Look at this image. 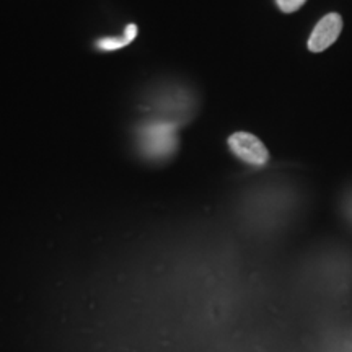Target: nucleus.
Returning a JSON list of instances; mask_svg holds the SVG:
<instances>
[{"label": "nucleus", "mask_w": 352, "mask_h": 352, "mask_svg": "<svg viewBox=\"0 0 352 352\" xmlns=\"http://www.w3.org/2000/svg\"><path fill=\"white\" fill-rule=\"evenodd\" d=\"M178 147L176 124L171 122H152L140 131V148L148 158L164 160Z\"/></svg>", "instance_id": "nucleus-1"}, {"label": "nucleus", "mask_w": 352, "mask_h": 352, "mask_svg": "<svg viewBox=\"0 0 352 352\" xmlns=\"http://www.w3.org/2000/svg\"><path fill=\"white\" fill-rule=\"evenodd\" d=\"M228 145L232 152L235 153L240 160L254 166H263L270 162V152L266 145L259 140L256 135L248 134V132H235L228 138Z\"/></svg>", "instance_id": "nucleus-2"}, {"label": "nucleus", "mask_w": 352, "mask_h": 352, "mask_svg": "<svg viewBox=\"0 0 352 352\" xmlns=\"http://www.w3.org/2000/svg\"><path fill=\"white\" fill-rule=\"evenodd\" d=\"M342 30V19L338 13H328L327 16H323L308 39V50L311 52H323L328 50L331 44L340 38Z\"/></svg>", "instance_id": "nucleus-3"}, {"label": "nucleus", "mask_w": 352, "mask_h": 352, "mask_svg": "<svg viewBox=\"0 0 352 352\" xmlns=\"http://www.w3.org/2000/svg\"><path fill=\"white\" fill-rule=\"evenodd\" d=\"M135 36H138V26L131 23L126 26L124 36L122 38H101L96 43V46L101 51H116L121 50V47H126L131 41H134Z\"/></svg>", "instance_id": "nucleus-4"}, {"label": "nucleus", "mask_w": 352, "mask_h": 352, "mask_svg": "<svg viewBox=\"0 0 352 352\" xmlns=\"http://www.w3.org/2000/svg\"><path fill=\"white\" fill-rule=\"evenodd\" d=\"M305 2L307 0H276L277 7H279L284 13L297 12Z\"/></svg>", "instance_id": "nucleus-5"}, {"label": "nucleus", "mask_w": 352, "mask_h": 352, "mask_svg": "<svg viewBox=\"0 0 352 352\" xmlns=\"http://www.w3.org/2000/svg\"><path fill=\"white\" fill-rule=\"evenodd\" d=\"M347 212H349V217L352 220V196L349 197V204H347Z\"/></svg>", "instance_id": "nucleus-6"}]
</instances>
